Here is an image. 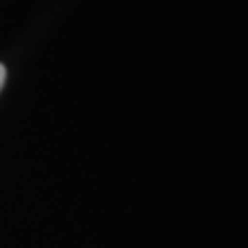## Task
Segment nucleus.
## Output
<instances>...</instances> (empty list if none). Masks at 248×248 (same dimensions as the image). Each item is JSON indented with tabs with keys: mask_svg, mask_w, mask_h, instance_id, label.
<instances>
[{
	"mask_svg": "<svg viewBox=\"0 0 248 248\" xmlns=\"http://www.w3.org/2000/svg\"><path fill=\"white\" fill-rule=\"evenodd\" d=\"M5 78H7V71H5V67L0 64V90H2V85H5Z\"/></svg>",
	"mask_w": 248,
	"mask_h": 248,
	"instance_id": "1",
	"label": "nucleus"
}]
</instances>
